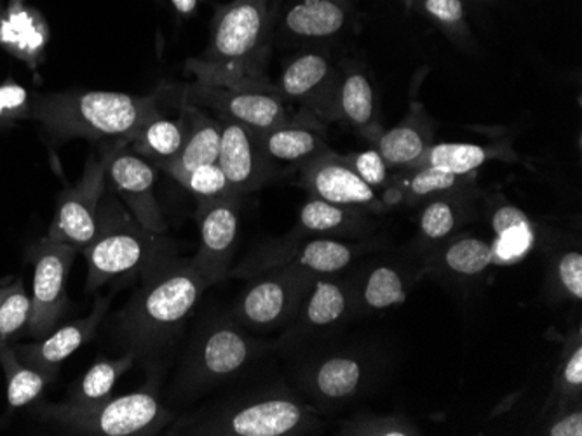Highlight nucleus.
<instances>
[{
	"mask_svg": "<svg viewBox=\"0 0 582 436\" xmlns=\"http://www.w3.org/2000/svg\"><path fill=\"white\" fill-rule=\"evenodd\" d=\"M368 230H371V222L363 215V210L335 206L330 202L312 197L300 209L298 227L294 233L338 239V237L363 235Z\"/></svg>",
	"mask_w": 582,
	"mask_h": 436,
	"instance_id": "cd10ccee",
	"label": "nucleus"
},
{
	"mask_svg": "<svg viewBox=\"0 0 582 436\" xmlns=\"http://www.w3.org/2000/svg\"><path fill=\"white\" fill-rule=\"evenodd\" d=\"M280 31L292 43L335 39L349 23V4L342 0H289L281 11Z\"/></svg>",
	"mask_w": 582,
	"mask_h": 436,
	"instance_id": "412c9836",
	"label": "nucleus"
},
{
	"mask_svg": "<svg viewBox=\"0 0 582 436\" xmlns=\"http://www.w3.org/2000/svg\"><path fill=\"white\" fill-rule=\"evenodd\" d=\"M181 113L186 117L187 133L181 150L166 166L161 167L173 180L204 164L218 162L221 154L222 122L206 116L203 108L183 104Z\"/></svg>",
	"mask_w": 582,
	"mask_h": 436,
	"instance_id": "5701e85b",
	"label": "nucleus"
},
{
	"mask_svg": "<svg viewBox=\"0 0 582 436\" xmlns=\"http://www.w3.org/2000/svg\"><path fill=\"white\" fill-rule=\"evenodd\" d=\"M363 251L365 245L349 244L341 239L312 235L306 239V235L294 233V239L286 237L280 242L257 249L227 277L251 278L283 266L304 268L316 275H336L345 270Z\"/></svg>",
	"mask_w": 582,
	"mask_h": 436,
	"instance_id": "6e6552de",
	"label": "nucleus"
},
{
	"mask_svg": "<svg viewBox=\"0 0 582 436\" xmlns=\"http://www.w3.org/2000/svg\"><path fill=\"white\" fill-rule=\"evenodd\" d=\"M342 435L412 436L418 433L415 426L400 417H368L344 424Z\"/></svg>",
	"mask_w": 582,
	"mask_h": 436,
	"instance_id": "ea45409f",
	"label": "nucleus"
},
{
	"mask_svg": "<svg viewBox=\"0 0 582 436\" xmlns=\"http://www.w3.org/2000/svg\"><path fill=\"white\" fill-rule=\"evenodd\" d=\"M342 159L349 164L351 169L377 192L388 189L389 183H391L393 171L389 169L388 164L382 159V155L379 154L377 148L342 155Z\"/></svg>",
	"mask_w": 582,
	"mask_h": 436,
	"instance_id": "58836bf2",
	"label": "nucleus"
},
{
	"mask_svg": "<svg viewBox=\"0 0 582 436\" xmlns=\"http://www.w3.org/2000/svg\"><path fill=\"white\" fill-rule=\"evenodd\" d=\"M186 117L181 113L178 119H168L163 113L151 117L134 134L130 146L134 154L149 160L156 169L166 166L177 157L186 140Z\"/></svg>",
	"mask_w": 582,
	"mask_h": 436,
	"instance_id": "7c9ffc66",
	"label": "nucleus"
},
{
	"mask_svg": "<svg viewBox=\"0 0 582 436\" xmlns=\"http://www.w3.org/2000/svg\"><path fill=\"white\" fill-rule=\"evenodd\" d=\"M441 270L455 277L475 278L484 275L490 266L504 265L496 240L487 242L479 237H459L447 240L438 256Z\"/></svg>",
	"mask_w": 582,
	"mask_h": 436,
	"instance_id": "2f4dec72",
	"label": "nucleus"
},
{
	"mask_svg": "<svg viewBox=\"0 0 582 436\" xmlns=\"http://www.w3.org/2000/svg\"><path fill=\"white\" fill-rule=\"evenodd\" d=\"M218 120L222 122L218 164L233 189L239 195L263 189L272 180L276 169L260 150L253 131L234 120Z\"/></svg>",
	"mask_w": 582,
	"mask_h": 436,
	"instance_id": "f3484780",
	"label": "nucleus"
},
{
	"mask_svg": "<svg viewBox=\"0 0 582 436\" xmlns=\"http://www.w3.org/2000/svg\"><path fill=\"white\" fill-rule=\"evenodd\" d=\"M476 186L441 193L424 201L418 216V235L426 244H443L475 213Z\"/></svg>",
	"mask_w": 582,
	"mask_h": 436,
	"instance_id": "393cba45",
	"label": "nucleus"
},
{
	"mask_svg": "<svg viewBox=\"0 0 582 436\" xmlns=\"http://www.w3.org/2000/svg\"><path fill=\"white\" fill-rule=\"evenodd\" d=\"M304 113V111H302ZM260 150L274 169L280 166L300 167L311 162L318 155L329 152L316 117L304 113L286 124L268 131H253Z\"/></svg>",
	"mask_w": 582,
	"mask_h": 436,
	"instance_id": "6ab92c4d",
	"label": "nucleus"
},
{
	"mask_svg": "<svg viewBox=\"0 0 582 436\" xmlns=\"http://www.w3.org/2000/svg\"><path fill=\"white\" fill-rule=\"evenodd\" d=\"M136 356L133 353L117 360L99 359L95 365L81 377V382L72 388L67 403L70 405H93L110 398L119 377L130 371Z\"/></svg>",
	"mask_w": 582,
	"mask_h": 436,
	"instance_id": "72a5a7b5",
	"label": "nucleus"
},
{
	"mask_svg": "<svg viewBox=\"0 0 582 436\" xmlns=\"http://www.w3.org/2000/svg\"><path fill=\"white\" fill-rule=\"evenodd\" d=\"M34 257V294L31 320L26 324L32 338H46L66 310V280L78 249L49 237L31 251Z\"/></svg>",
	"mask_w": 582,
	"mask_h": 436,
	"instance_id": "f8f14e48",
	"label": "nucleus"
},
{
	"mask_svg": "<svg viewBox=\"0 0 582 436\" xmlns=\"http://www.w3.org/2000/svg\"><path fill=\"white\" fill-rule=\"evenodd\" d=\"M402 2L406 8L415 9V2H417V0H402Z\"/></svg>",
	"mask_w": 582,
	"mask_h": 436,
	"instance_id": "de8ad7c7",
	"label": "nucleus"
},
{
	"mask_svg": "<svg viewBox=\"0 0 582 436\" xmlns=\"http://www.w3.org/2000/svg\"><path fill=\"white\" fill-rule=\"evenodd\" d=\"M531 219L526 218L525 213L522 209H518L514 206H500L499 209L494 213L492 228L496 231V235L502 233V231L509 230V228L516 227H531Z\"/></svg>",
	"mask_w": 582,
	"mask_h": 436,
	"instance_id": "c03bdc74",
	"label": "nucleus"
},
{
	"mask_svg": "<svg viewBox=\"0 0 582 436\" xmlns=\"http://www.w3.org/2000/svg\"><path fill=\"white\" fill-rule=\"evenodd\" d=\"M107 189L105 157L91 159L83 178L61 193L48 237L78 251L95 240L99 227V206Z\"/></svg>",
	"mask_w": 582,
	"mask_h": 436,
	"instance_id": "2eb2a0df",
	"label": "nucleus"
},
{
	"mask_svg": "<svg viewBox=\"0 0 582 436\" xmlns=\"http://www.w3.org/2000/svg\"><path fill=\"white\" fill-rule=\"evenodd\" d=\"M32 300L23 291L22 282L14 283L0 295V342L11 338L31 320Z\"/></svg>",
	"mask_w": 582,
	"mask_h": 436,
	"instance_id": "4c0bfd02",
	"label": "nucleus"
},
{
	"mask_svg": "<svg viewBox=\"0 0 582 436\" xmlns=\"http://www.w3.org/2000/svg\"><path fill=\"white\" fill-rule=\"evenodd\" d=\"M341 72L321 49L300 52L286 63L276 86L281 98L298 105L316 119L335 120L336 89Z\"/></svg>",
	"mask_w": 582,
	"mask_h": 436,
	"instance_id": "4468645a",
	"label": "nucleus"
},
{
	"mask_svg": "<svg viewBox=\"0 0 582 436\" xmlns=\"http://www.w3.org/2000/svg\"><path fill=\"white\" fill-rule=\"evenodd\" d=\"M31 113V95L16 82L0 86V124L11 122Z\"/></svg>",
	"mask_w": 582,
	"mask_h": 436,
	"instance_id": "37998d69",
	"label": "nucleus"
},
{
	"mask_svg": "<svg viewBox=\"0 0 582 436\" xmlns=\"http://www.w3.org/2000/svg\"><path fill=\"white\" fill-rule=\"evenodd\" d=\"M335 120H342L356 129L371 143H376L382 133L377 124L376 93L367 73L361 70L341 72L335 98Z\"/></svg>",
	"mask_w": 582,
	"mask_h": 436,
	"instance_id": "a878e982",
	"label": "nucleus"
},
{
	"mask_svg": "<svg viewBox=\"0 0 582 436\" xmlns=\"http://www.w3.org/2000/svg\"><path fill=\"white\" fill-rule=\"evenodd\" d=\"M314 275L304 268L283 266L248 278L251 282L233 310L236 324L257 330L276 329L289 324Z\"/></svg>",
	"mask_w": 582,
	"mask_h": 436,
	"instance_id": "1a4fd4ad",
	"label": "nucleus"
},
{
	"mask_svg": "<svg viewBox=\"0 0 582 436\" xmlns=\"http://www.w3.org/2000/svg\"><path fill=\"white\" fill-rule=\"evenodd\" d=\"M557 282L570 300H582V254L569 251L557 262Z\"/></svg>",
	"mask_w": 582,
	"mask_h": 436,
	"instance_id": "79ce46f5",
	"label": "nucleus"
},
{
	"mask_svg": "<svg viewBox=\"0 0 582 436\" xmlns=\"http://www.w3.org/2000/svg\"><path fill=\"white\" fill-rule=\"evenodd\" d=\"M259 342L233 322H215L192 342L177 385L180 393L195 395L238 376L259 355Z\"/></svg>",
	"mask_w": 582,
	"mask_h": 436,
	"instance_id": "0eeeda50",
	"label": "nucleus"
},
{
	"mask_svg": "<svg viewBox=\"0 0 582 436\" xmlns=\"http://www.w3.org/2000/svg\"><path fill=\"white\" fill-rule=\"evenodd\" d=\"M353 292L335 275H314L295 317L289 322L286 339L307 338L333 329L349 313Z\"/></svg>",
	"mask_w": 582,
	"mask_h": 436,
	"instance_id": "a211bd4d",
	"label": "nucleus"
},
{
	"mask_svg": "<svg viewBox=\"0 0 582 436\" xmlns=\"http://www.w3.org/2000/svg\"><path fill=\"white\" fill-rule=\"evenodd\" d=\"M408 298L406 277L391 265H377L367 271L358 292L356 304L367 312H382L403 304Z\"/></svg>",
	"mask_w": 582,
	"mask_h": 436,
	"instance_id": "473e14b6",
	"label": "nucleus"
},
{
	"mask_svg": "<svg viewBox=\"0 0 582 436\" xmlns=\"http://www.w3.org/2000/svg\"><path fill=\"white\" fill-rule=\"evenodd\" d=\"M44 420L79 435L147 436L156 435L171 421V412L159 402L156 391L139 389L134 393L107 398L93 405L40 407Z\"/></svg>",
	"mask_w": 582,
	"mask_h": 436,
	"instance_id": "423d86ee",
	"label": "nucleus"
},
{
	"mask_svg": "<svg viewBox=\"0 0 582 436\" xmlns=\"http://www.w3.org/2000/svg\"><path fill=\"white\" fill-rule=\"evenodd\" d=\"M207 283L190 259L175 253L143 270V282L119 313V332L134 356L152 355L166 347L206 291Z\"/></svg>",
	"mask_w": 582,
	"mask_h": 436,
	"instance_id": "f257e3e1",
	"label": "nucleus"
},
{
	"mask_svg": "<svg viewBox=\"0 0 582 436\" xmlns=\"http://www.w3.org/2000/svg\"><path fill=\"white\" fill-rule=\"evenodd\" d=\"M199 249L190 259L207 287L227 278L239 237V193L198 201Z\"/></svg>",
	"mask_w": 582,
	"mask_h": 436,
	"instance_id": "9b49d317",
	"label": "nucleus"
},
{
	"mask_svg": "<svg viewBox=\"0 0 582 436\" xmlns=\"http://www.w3.org/2000/svg\"><path fill=\"white\" fill-rule=\"evenodd\" d=\"M48 26L40 14L16 0L0 20V46L26 63L43 60L48 44Z\"/></svg>",
	"mask_w": 582,
	"mask_h": 436,
	"instance_id": "bb28decb",
	"label": "nucleus"
},
{
	"mask_svg": "<svg viewBox=\"0 0 582 436\" xmlns=\"http://www.w3.org/2000/svg\"><path fill=\"white\" fill-rule=\"evenodd\" d=\"M183 189L189 190L198 201H213V198L227 197L233 193H238L233 189V184L227 180V175L222 171L221 164H204L195 167L192 171L175 178Z\"/></svg>",
	"mask_w": 582,
	"mask_h": 436,
	"instance_id": "e433bc0d",
	"label": "nucleus"
},
{
	"mask_svg": "<svg viewBox=\"0 0 582 436\" xmlns=\"http://www.w3.org/2000/svg\"><path fill=\"white\" fill-rule=\"evenodd\" d=\"M104 157L105 178L114 195L143 228L159 235L166 233L168 227L154 193L156 166L134 154L128 145H112Z\"/></svg>",
	"mask_w": 582,
	"mask_h": 436,
	"instance_id": "ddd939ff",
	"label": "nucleus"
},
{
	"mask_svg": "<svg viewBox=\"0 0 582 436\" xmlns=\"http://www.w3.org/2000/svg\"><path fill=\"white\" fill-rule=\"evenodd\" d=\"M544 435L549 436H582V411L575 409V411L566 412L560 417L553 421L549 424Z\"/></svg>",
	"mask_w": 582,
	"mask_h": 436,
	"instance_id": "a18cd8bd",
	"label": "nucleus"
},
{
	"mask_svg": "<svg viewBox=\"0 0 582 436\" xmlns=\"http://www.w3.org/2000/svg\"><path fill=\"white\" fill-rule=\"evenodd\" d=\"M490 160L513 162L516 155L508 145H470V143H432L420 159L408 167H435L452 174H473ZM405 167V169H408Z\"/></svg>",
	"mask_w": 582,
	"mask_h": 436,
	"instance_id": "c85d7f7f",
	"label": "nucleus"
},
{
	"mask_svg": "<svg viewBox=\"0 0 582 436\" xmlns=\"http://www.w3.org/2000/svg\"><path fill=\"white\" fill-rule=\"evenodd\" d=\"M298 184L311 193V197L321 198L335 206L371 213L388 210L382 204L380 192L368 186L351 169L349 164L342 159V155L330 150L300 167Z\"/></svg>",
	"mask_w": 582,
	"mask_h": 436,
	"instance_id": "dca6fc26",
	"label": "nucleus"
},
{
	"mask_svg": "<svg viewBox=\"0 0 582 436\" xmlns=\"http://www.w3.org/2000/svg\"><path fill=\"white\" fill-rule=\"evenodd\" d=\"M181 104L215 111L218 119L234 120L251 131H268L297 117L292 116L288 101L271 82L254 86H204L194 82L183 90Z\"/></svg>",
	"mask_w": 582,
	"mask_h": 436,
	"instance_id": "9d476101",
	"label": "nucleus"
},
{
	"mask_svg": "<svg viewBox=\"0 0 582 436\" xmlns=\"http://www.w3.org/2000/svg\"><path fill=\"white\" fill-rule=\"evenodd\" d=\"M402 197V204L415 206L441 193L476 186V172L473 174H452L435 167H408L391 175V183Z\"/></svg>",
	"mask_w": 582,
	"mask_h": 436,
	"instance_id": "c756f323",
	"label": "nucleus"
},
{
	"mask_svg": "<svg viewBox=\"0 0 582 436\" xmlns=\"http://www.w3.org/2000/svg\"><path fill=\"white\" fill-rule=\"evenodd\" d=\"M274 25L271 0H233L218 8L206 49L187 69L204 86L268 84L263 70Z\"/></svg>",
	"mask_w": 582,
	"mask_h": 436,
	"instance_id": "f03ea898",
	"label": "nucleus"
},
{
	"mask_svg": "<svg viewBox=\"0 0 582 436\" xmlns=\"http://www.w3.org/2000/svg\"><path fill=\"white\" fill-rule=\"evenodd\" d=\"M320 414L286 389H268L194 415L173 435L298 436L320 432Z\"/></svg>",
	"mask_w": 582,
	"mask_h": 436,
	"instance_id": "20e7f679",
	"label": "nucleus"
},
{
	"mask_svg": "<svg viewBox=\"0 0 582 436\" xmlns=\"http://www.w3.org/2000/svg\"><path fill=\"white\" fill-rule=\"evenodd\" d=\"M558 395L561 402H570L581 397L582 391V344L581 338H575V347L567 351L560 373L557 377Z\"/></svg>",
	"mask_w": 582,
	"mask_h": 436,
	"instance_id": "a19ab883",
	"label": "nucleus"
},
{
	"mask_svg": "<svg viewBox=\"0 0 582 436\" xmlns=\"http://www.w3.org/2000/svg\"><path fill=\"white\" fill-rule=\"evenodd\" d=\"M112 298H96L93 312L86 318L72 322L69 326L60 327L55 332H49L43 341L26 347L14 348L17 359L28 367L39 371L51 377L72 353L90 341L98 329L99 322L107 312Z\"/></svg>",
	"mask_w": 582,
	"mask_h": 436,
	"instance_id": "aec40b11",
	"label": "nucleus"
},
{
	"mask_svg": "<svg viewBox=\"0 0 582 436\" xmlns=\"http://www.w3.org/2000/svg\"><path fill=\"white\" fill-rule=\"evenodd\" d=\"M342 2H347V4H349V2H354V0H342Z\"/></svg>",
	"mask_w": 582,
	"mask_h": 436,
	"instance_id": "09e8293b",
	"label": "nucleus"
},
{
	"mask_svg": "<svg viewBox=\"0 0 582 436\" xmlns=\"http://www.w3.org/2000/svg\"><path fill=\"white\" fill-rule=\"evenodd\" d=\"M171 4L181 16H190L198 9L199 0H171Z\"/></svg>",
	"mask_w": 582,
	"mask_h": 436,
	"instance_id": "49530a36",
	"label": "nucleus"
},
{
	"mask_svg": "<svg viewBox=\"0 0 582 436\" xmlns=\"http://www.w3.org/2000/svg\"><path fill=\"white\" fill-rule=\"evenodd\" d=\"M435 131V120L427 116L423 105L412 104L403 122L391 131L380 133L376 148L391 171H400L423 157L424 152L432 145Z\"/></svg>",
	"mask_w": 582,
	"mask_h": 436,
	"instance_id": "4be33fe9",
	"label": "nucleus"
},
{
	"mask_svg": "<svg viewBox=\"0 0 582 436\" xmlns=\"http://www.w3.org/2000/svg\"><path fill=\"white\" fill-rule=\"evenodd\" d=\"M161 95L134 96L86 90L40 98L35 117L61 136L130 145L151 117L161 113Z\"/></svg>",
	"mask_w": 582,
	"mask_h": 436,
	"instance_id": "7ed1b4c3",
	"label": "nucleus"
},
{
	"mask_svg": "<svg viewBox=\"0 0 582 436\" xmlns=\"http://www.w3.org/2000/svg\"><path fill=\"white\" fill-rule=\"evenodd\" d=\"M367 377L363 360L349 353H336L320 360L307 374V389L316 402L344 403L361 391Z\"/></svg>",
	"mask_w": 582,
	"mask_h": 436,
	"instance_id": "b1692460",
	"label": "nucleus"
},
{
	"mask_svg": "<svg viewBox=\"0 0 582 436\" xmlns=\"http://www.w3.org/2000/svg\"><path fill=\"white\" fill-rule=\"evenodd\" d=\"M0 365L4 368L9 405L13 409L34 402L51 382V377L23 364L16 350L5 347L4 342H0Z\"/></svg>",
	"mask_w": 582,
	"mask_h": 436,
	"instance_id": "f704fd0d",
	"label": "nucleus"
},
{
	"mask_svg": "<svg viewBox=\"0 0 582 436\" xmlns=\"http://www.w3.org/2000/svg\"><path fill=\"white\" fill-rule=\"evenodd\" d=\"M99 206V227L95 240L81 253L87 262V292L114 278L145 270L159 257L171 253L165 237L143 228L116 195H105Z\"/></svg>",
	"mask_w": 582,
	"mask_h": 436,
	"instance_id": "39448f33",
	"label": "nucleus"
},
{
	"mask_svg": "<svg viewBox=\"0 0 582 436\" xmlns=\"http://www.w3.org/2000/svg\"><path fill=\"white\" fill-rule=\"evenodd\" d=\"M415 9L427 14L455 43L464 44L471 39L462 0H417Z\"/></svg>",
	"mask_w": 582,
	"mask_h": 436,
	"instance_id": "c9c22d12",
	"label": "nucleus"
}]
</instances>
